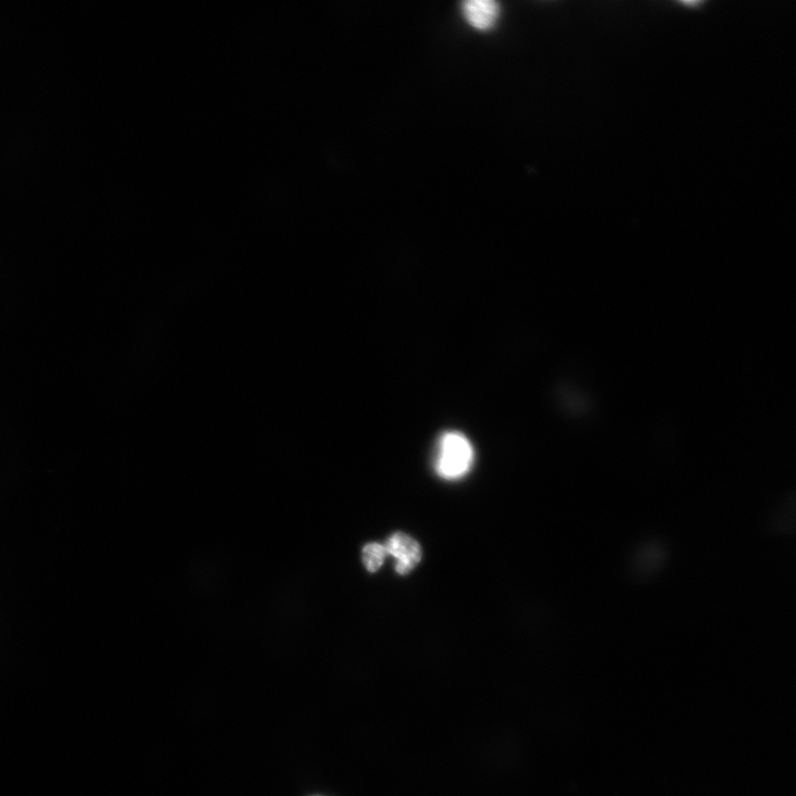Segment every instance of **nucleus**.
Masks as SVG:
<instances>
[{
  "mask_svg": "<svg viewBox=\"0 0 796 796\" xmlns=\"http://www.w3.org/2000/svg\"><path fill=\"white\" fill-rule=\"evenodd\" d=\"M313 796H322V795H313Z\"/></svg>",
  "mask_w": 796,
  "mask_h": 796,
  "instance_id": "39448f33",
  "label": "nucleus"
},
{
  "mask_svg": "<svg viewBox=\"0 0 796 796\" xmlns=\"http://www.w3.org/2000/svg\"><path fill=\"white\" fill-rule=\"evenodd\" d=\"M386 555L387 552L384 545L378 543L365 545L363 548V563L366 569L371 573L377 572L381 567Z\"/></svg>",
  "mask_w": 796,
  "mask_h": 796,
  "instance_id": "20e7f679",
  "label": "nucleus"
},
{
  "mask_svg": "<svg viewBox=\"0 0 796 796\" xmlns=\"http://www.w3.org/2000/svg\"><path fill=\"white\" fill-rule=\"evenodd\" d=\"M384 546L387 554L396 559L395 568L400 575L408 574L421 559L419 544L402 532L394 533Z\"/></svg>",
  "mask_w": 796,
  "mask_h": 796,
  "instance_id": "f03ea898",
  "label": "nucleus"
},
{
  "mask_svg": "<svg viewBox=\"0 0 796 796\" xmlns=\"http://www.w3.org/2000/svg\"><path fill=\"white\" fill-rule=\"evenodd\" d=\"M461 11L473 28L488 30L500 15V4L494 0H465L461 3Z\"/></svg>",
  "mask_w": 796,
  "mask_h": 796,
  "instance_id": "7ed1b4c3",
  "label": "nucleus"
},
{
  "mask_svg": "<svg viewBox=\"0 0 796 796\" xmlns=\"http://www.w3.org/2000/svg\"><path fill=\"white\" fill-rule=\"evenodd\" d=\"M473 462V448L468 438L455 431L441 436L438 443L436 471L444 479H458L467 474Z\"/></svg>",
  "mask_w": 796,
  "mask_h": 796,
  "instance_id": "f257e3e1",
  "label": "nucleus"
}]
</instances>
